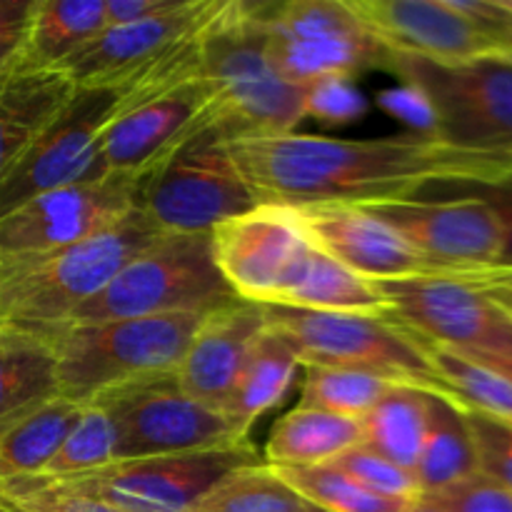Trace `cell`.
<instances>
[{
	"label": "cell",
	"instance_id": "1",
	"mask_svg": "<svg viewBox=\"0 0 512 512\" xmlns=\"http://www.w3.org/2000/svg\"><path fill=\"white\" fill-rule=\"evenodd\" d=\"M255 200L285 208L315 203L380 205L418 198L430 185H500L512 165L465 153L430 130L385 138L285 133L228 140Z\"/></svg>",
	"mask_w": 512,
	"mask_h": 512
},
{
	"label": "cell",
	"instance_id": "2",
	"mask_svg": "<svg viewBox=\"0 0 512 512\" xmlns=\"http://www.w3.org/2000/svg\"><path fill=\"white\" fill-rule=\"evenodd\" d=\"M200 73L213 100L195 128H213L225 143L295 133L308 118L310 88L285 83L265 53L263 3L225 0L203 35Z\"/></svg>",
	"mask_w": 512,
	"mask_h": 512
},
{
	"label": "cell",
	"instance_id": "3",
	"mask_svg": "<svg viewBox=\"0 0 512 512\" xmlns=\"http://www.w3.org/2000/svg\"><path fill=\"white\" fill-rule=\"evenodd\" d=\"M158 235L148 215L135 208L83 243L0 258V330L35 335L68 323Z\"/></svg>",
	"mask_w": 512,
	"mask_h": 512
},
{
	"label": "cell",
	"instance_id": "4",
	"mask_svg": "<svg viewBox=\"0 0 512 512\" xmlns=\"http://www.w3.org/2000/svg\"><path fill=\"white\" fill-rule=\"evenodd\" d=\"M208 313L63 323L40 330L58 373V398L90 405L108 390L148 375L175 373Z\"/></svg>",
	"mask_w": 512,
	"mask_h": 512
},
{
	"label": "cell",
	"instance_id": "5",
	"mask_svg": "<svg viewBox=\"0 0 512 512\" xmlns=\"http://www.w3.org/2000/svg\"><path fill=\"white\" fill-rule=\"evenodd\" d=\"M385 70L420 100L435 138L512 165V55L435 63L390 53Z\"/></svg>",
	"mask_w": 512,
	"mask_h": 512
},
{
	"label": "cell",
	"instance_id": "6",
	"mask_svg": "<svg viewBox=\"0 0 512 512\" xmlns=\"http://www.w3.org/2000/svg\"><path fill=\"white\" fill-rule=\"evenodd\" d=\"M235 300L213 260L210 233H160L68 323L213 313Z\"/></svg>",
	"mask_w": 512,
	"mask_h": 512
},
{
	"label": "cell",
	"instance_id": "7",
	"mask_svg": "<svg viewBox=\"0 0 512 512\" xmlns=\"http://www.w3.org/2000/svg\"><path fill=\"white\" fill-rule=\"evenodd\" d=\"M263 308L270 328L295 345L303 363L360 370L388 383L453 398L420 340L385 315Z\"/></svg>",
	"mask_w": 512,
	"mask_h": 512
},
{
	"label": "cell",
	"instance_id": "8",
	"mask_svg": "<svg viewBox=\"0 0 512 512\" xmlns=\"http://www.w3.org/2000/svg\"><path fill=\"white\" fill-rule=\"evenodd\" d=\"M258 205L213 128H195L143 180L140 210L160 233H210Z\"/></svg>",
	"mask_w": 512,
	"mask_h": 512
},
{
	"label": "cell",
	"instance_id": "9",
	"mask_svg": "<svg viewBox=\"0 0 512 512\" xmlns=\"http://www.w3.org/2000/svg\"><path fill=\"white\" fill-rule=\"evenodd\" d=\"M263 25L270 65L290 85L353 80L388 65V48L370 35L348 0L263 3Z\"/></svg>",
	"mask_w": 512,
	"mask_h": 512
},
{
	"label": "cell",
	"instance_id": "10",
	"mask_svg": "<svg viewBox=\"0 0 512 512\" xmlns=\"http://www.w3.org/2000/svg\"><path fill=\"white\" fill-rule=\"evenodd\" d=\"M253 463L258 448L245 438L193 453L118 460L80 478L45 483L120 512H193L225 475Z\"/></svg>",
	"mask_w": 512,
	"mask_h": 512
},
{
	"label": "cell",
	"instance_id": "11",
	"mask_svg": "<svg viewBox=\"0 0 512 512\" xmlns=\"http://www.w3.org/2000/svg\"><path fill=\"white\" fill-rule=\"evenodd\" d=\"M98 405L118 433V460L193 453L245 440L220 410L190 398L175 373L148 375L108 390ZM115 460V463H118Z\"/></svg>",
	"mask_w": 512,
	"mask_h": 512
},
{
	"label": "cell",
	"instance_id": "12",
	"mask_svg": "<svg viewBox=\"0 0 512 512\" xmlns=\"http://www.w3.org/2000/svg\"><path fill=\"white\" fill-rule=\"evenodd\" d=\"M125 105L128 93L120 85L75 88L65 108L0 178V215L35 195L100 178V138Z\"/></svg>",
	"mask_w": 512,
	"mask_h": 512
},
{
	"label": "cell",
	"instance_id": "13",
	"mask_svg": "<svg viewBox=\"0 0 512 512\" xmlns=\"http://www.w3.org/2000/svg\"><path fill=\"white\" fill-rule=\"evenodd\" d=\"M393 323L463 355L512 353V318L478 285L448 273L375 280Z\"/></svg>",
	"mask_w": 512,
	"mask_h": 512
},
{
	"label": "cell",
	"instance_id": "14",
	"mask_svg": "<svg viewBox=\"0 0 512 512\" xmlns=\"http://www.w3.org/2000/svg\"><path fill=\"white\" fill-rule=\"evenodd\" d=\"M210 248L235 298L255 305H283L313 255L293 208L270 203L210 230Z\"/></svg>",
	"mask_w": 512,
	"mask_h": 512
},
{
	"label": "cell",
	"instance_id": "15",
	"mask_svg": "<svg viewBox=\"0 0 512 512\" xmlns=\"http://www.w3.org/2000/svg\"><path fill=\"white\" fill-rule=\"evenodd\" d=\"M145 175H100L35 195L0 215V258L83 243L140 208Z\"/></svg>",
	"mask_w": 512,
	"mask_h": 512
},
{
	"label": "cell",
	"instance_id": "16",
	"mask_svg": "<svg viewBox=\"0 0 512 512\" xmlns=\"http://www.w3.org/2000/svg\"><path fill=\"white\" fill-rule=\"evenodd\" d=\"M363 208L390 225L433 273H468L493 268L498 260V218L475 193L453 200L410 198Z\"/></svg>",
	"mask_w": 512,
	"mask_h": 512
},
{
	"label": "cell",
	"instance_id": "17",
	"mask_svg": "<svg viewBox=\"0 0 512 512\" xmlns=\"http://www.w3.org/2000/svg\"><path fill=\"white\" fill-rule=\"evenodd\" d=\"M360 23L390 53L435 63L510 55L498 30L463 13L455 0H348Z\"/></svg>",
	"mask_w": 512,
	"mask_h": 512
},
{
	"label": "cell",
	"instance_id": "18",
	"mask_svg": "<svg viewBox=\"0 0 512 512\" xmlns=\"http://www.w3.org/2000/svg\"><path fill=\"white\" fill-rule=\"evenodd\" d=\"M210 100L213 88L208 80L193 78L153 98L125 105L100 138L103 175H148L193 133Z\"/></svg>",
	"mask_w": 512,
	"mask_h": 512
},
{
	"label": "cell",
	"instance_id": "19",
	"mask_svg": "<svg viewBox=\"0 0 512 512\" xmlns=\"http://www.w3.org/2000/svg\"><path fill=\"white\" fill-rule=\"evenodd\" d=\"M293 213L313 248L370 283L433 275V268L363 205L315 203Z\"/></svg>",
	"mask_w": 512,
	"mask_h": 512
},
{
	"label": "cell",
	"instance_id": "20",
	"mask_svg": "<svg viewBox=\"0 0 512 512\" xmlns=\"http://www.w3.org/2000/svg\"><path fill=\"white\" fill-rule=\"evenodd\" d=\"M225 0H183L175 10L135 23L108 25L93 43L60 68L75 88L118 85L138 73L173 45L205 28Z\"/></svg>",
	"mask_w": 512,
	"mask_h": 512
},
{
	"label": "cell",
	"instance_id": "21",
	"mask_svg": "<svg viewBox=\"0 0 512 512\" xmlns=\"http://www.w3.org/2000/svg\"><path fill=\"white\" fill-rule=\"evenodd\" d=\"M265 325L268 320L263 305L243 303V300H235L205 315L183 360L175 368V380L180 388L190 398L223 413L240 378V370Z\"/></svg>",
	"mask_w": 512,
	"mask_h": 512
},
{
	"label": "cell",
	"instance_id": "22",
	"mask_svg": "<svg viewBox=\"0 0 512 512\" xmlns=\"http://www.w3.org/2000/svg\"><path fill=\"white\" fill-rule=\"evenodd\" d=\"M73 93L75 85L60 70L23 68L13 60L0 73V178Z\"/></svg>",
	"mask_w": 512,
	"mask_h": 512
},
{
	"label": "cell",
	"instance_id": "23",
	"mask_svg": "<svg viewBox=\"0 0 512 512\" xmlns=\"http://www.w3.org/2000/svg\"><path fill=\"white\" fill-rule=\"evenodd\" d=\"M300 365L303 360H300L295 345L278 330L265 325L223 408V415L230 420L235 433L250 438L253 425L265 413L278 408L285 395L290 393Z\"/></svg>",
	"mask_w": 512,
	"mask_h": 512
},
{
	"label": "cell",
	"instance_id": "24",
	"mask_svg": "<svg viewBox=\"0 0 512 512\" xmlns=\"http://www.w3.org/2000/svg\"><path fill=\"white\" fill-rule=\"evenodd\" d=\"M105 28V0H38L15 63L33 70H60Z\"/></svg>",
	"mask_w": 512,
	"mask_h": 512
},
{
	"label": "cell",
	"instance_id": "25",
	"mask_svg": "<svg viewBox=\"0 0 512 512\" xmlns=\"http://www.w3.org/2000/svg\"><path fill=\"white\" fill-rule=\"evenodd\" d=\"M363 445V423L313 408H295L278 420L265 443L270 468H313L328 465Z\"/></svg>",
	"mask_w": 512,
	"mask_h": 512
},
{
	"label": "cell",
	"instance_id": "26",
	"mask_svg": "<svg viewBox=\"0 0 512 512\" xmlns=\"http://www.w3.org/2000/svg\"><path fill=\"white\" fill-rule=\"evenodd\" d=\"M478 475L465 408L445 395H428V428L415 465L420 498L440 493Z\"/></svg>",
	"mask_w": 512,
	"mask_h": 512
},
{
	"label": "cell",
	"instance_id": "27",
	"mask_svg": "<svg viewBox=\"0 0 512 512\" xmlns=\"http://www.w3.org/2000/svg\"><path fill=\"white\" fill-rule=\"evenodd\" d=\"M58 398L48 345L30 333L0 330V430Z\"/></svg>",
	"mask_w": 512,
	"mask_h": 512
},
{
	"label": "cell",
	"instance_id": "28",
	"mask_svg": "<svg viewBox=\"0 0 512 512\" xmlns=\"http://www.w3.org/2000/svg\"><path fill=\"white\" fill-rule=\"evenodd\" d=\"M83 405L55 398L0 430V483L35 478L58 453Z\"/></svg>",
	"mask_w": 512,
	"mask_h": 512
},
{
	"label": "cell",
	"instance_id": "29",
	"mask_svg": "<svg viewBox=\"0 0 512 512\" xmlns=\"http://www.w3.org/2000/svg\"><path fill=\"white\" fill-rule=\"evenodd\" d=\"M428 395L410 385H390L388 393L360 420L363 448L415 475L428 428Z\"/></svg>",
	"mask_w": 512,
	"mask_h": 512
},
{
	"label": "cell",
	"instance_id": "30",
	"mask_svg": "<svg viewBox=\"0 0 512 512\" xmlns=\"http://www.w3.org/2000/svg\"><path fill=\"white\" fill-rule=\"evenodd\" d=\"M283 308L315 310V313L388 315V305L375 283L350 273L318 248H313L303 275L285 295Z\"/></svg>",
	"mask_w": 512,
	"mask_h": 512
},
{
	"label": "cell",
	"instance_id": "31",
	"mask_svg": "<svg viewBox=\"0 0 512 512\" xmlns=\"http://www.w3.org/2000/svg\"><path fill=\"white\" fill-rule=\"evenodd\" d=\"M420 345L428 353L430 363L435 365L443 383L448 385L450 395L463 408L488 415V418L512 428V380L458 350L443 348V345L428 343V340H420Z\"/></svg>",
	"mask_w": 512,
	"mask_h": 512
},
{
	"label": "cell",
	"instance_id": "32",
	"mask_svg": "<svg viewBox=\"0 0 512 512\" xmlns=\"http://www.w3.org/2000/svg\"><path fill=\"white\" fill-rule=\"evenodd\" d=\"M300 368L305 370L300 408L325 410V413L353 420H363L375 408V403L388 393L390 385H395L378 375L335 368V365L303 363Z\"/></svg>",
	"mask_w": 512,
	"mask_h": 512
},
{
	"label": "cell",
	"instance_id": "33",
	"mask_svg": "<svg viewBox=\"0 0 512 512\" xmlns=\"http://www.w3.org/2000/svg\"><path fill=\"white\" fill-rule=\"evenodd\" d=\"M193 512H308V503L265 463L225 475Z\"/></svg>",
	"mask_w": 512,
	"mask_h": 512
},
{
	"label": "cell",
	"instance_id": "34",
	"mask_svg": "<svg viewBox=\"0 0 512 512\" xmlns=\"http://www.w3.org/2000/svg\"><path fill=\"white\" fill-rule=\"evenodd\" d=\"M118 460V433L98 405H83L78 420L60 443L40 480H70L95 473Z\"/></svg>",
	"mask_w": 512,
	"mask_h": 512
},
{
	"label": "cell",
	"instance_id": "35",
	"mask_svg": "<svg viewBox=\"0 0 512 512\" xmlns=\"http://www.w3.org/2000/svg\"><path fill=\"white\" fill-rule=\"evenodd\" d=\"M300 498L323 512H408L413 503L380 498L330 465L313 468H273Z\"/></svg>",
	"mask_w": 512,
	"mask_h": 512
},
{
	"label": "cell",
	"instance_id": "36",
	"mask_svg": "<svg viewBox=\"0 0 512 512\" xmlns=\"http://www.w3.org/2000/svg\"><path fill=\"white\" fill-rule=\"evenodd\" d=\"M330 468L340 470L343 475H348L353 483H358L360 488L370 490V493L380 495V498L390 500H403V503H415L420 500V488L418 480L410 470L400 468V465L390 463L383 455L373 453V450L358 448L348 450L340 458H335L333 463H328Z\"/></svg>",
	"mask_w": 512,
	"mask_h": 512
},
{
	"label": "cell",
	"instance_id": "37",
	"mask_svg": "<svg viewBox=\"0 0 512 512\" xmlns=\"http://www.w3.org/2000/svg\"><path fill=\"white\" fill-rule=\"evenodd\" d=\"M0 512H120L38 478L0 483Z\"/></svg>",
	"mask_w": 512,
	"mask_h": 512
},
{
	"label": "cell",
	"instance_id": "38",
	"mask_svg": "<svg viewBox=\"0 0 512 512\" xmlns=\"http://www.w3.org/2000/svg\"><path fill=\"white\" fill-rule=\"evenodd\" d=\"M465 420L473 438L478 475L512 493V428L468 408H465Z\"/></svg>",
	"mask_w": 512,
	"mask_h": 512
},
{
	"label": "cell",
	"instance_id": "39",
	"mask_svg": "<svg viewBox=\"0 0 512 512\" xmlns=\"http://www.w3.org/2000/svg\"><path fill=\"white\" fill-rule=\"evenodd\" d=\"M425 500L443 512H512V493L503 485L473 475L463 483L445 488L440 493L428 495Z\"/></svg>",
	"mask_w": 512,
	"mask_h": 512
},
{
	"label": "cell",
	"instance_id": "40",
	"mask_svg": "<svg viewBox=\"0 0 512 512\" xmlns=\"http://www.w3.org/2000/svg\"><path fill=\"white\" fill-rule=\"evenodd\" d=\"M35 3L38 0H0V73L23 50Z\"/></svg>",
	"mask_w": 512,
	"mask_h": 512
},
{
	"label": "cell",
	"instance_id": "41",
	"mask_svg": "<svg viewBox=\"0 0 512 512\" xmlns=\"http://www.w3.org/2000/svg\"><path fill=\"white\" fill-rule=\"evenodd\" d=\"M350 80H328L310 88L308 115L323 120H350L363 110V100L350 88Z\"/></svg>",
	"mask_w": 512,
	"mask_h": 512
},
{
	"label": "cell",
	"instance_id": "42",
	"mask_svg": "<svg viewBox=\"0 0 512 512\" xmlns=\"http://www.w3.org/2000/svg\"><path fill=\"white\" fill-rule=\"evenodd\" d=\"M473 193L493 208L500 225V253L493 268L512 270V178L500 185H475Z\"/></svg>",
	"mask_w": 512,
	"mask_h": 512
},
{
	"label": "cell",
	"instance_id": "43",
	"mask_svg": "<svg viewBox=\"0 0 512 512\" xmlns=\"http://www.w3.org/2000/svg\"><path fill=\"white\" fill-rule=\"evenodd\" d=\"M180 3L183 0H105V20H108V25L135 23V20L170 13Z\"/></svg>",
	"mask_w": 512,
	"mask_h": 512
},
{
	"label": "cell",
	"instance_id": "44",
	"mask_svg": "<svg viewBox=\"0 0 512 512\" xmlns=\"http://www.w3.org/2000/svg\"><path fill=\"white\" fill-rule=\"evenodd\" d=\"M455 278H463L473 285H498V288L512 290V270L503 268H483V270H468V273H448Z\"/></svg>",
	"mask_w": 512,
	"mask_h": 512
},
{
	"label": "cell",
	"instance_id": "45",
	"mask_svg": "<svg viewBox=\"0 0 512 512\" xmlns=\"http://www.w3.org/2000/svg\"><path fill=\"white\" fill-rule=\"evenodd\" d=\"M468 358L478 360V363L488 365V368L498 370L500 375L512 380V353H493V355H468Z\"/></svg>",
	"mask_w": 512,
	"mask_h": 512
},
{
	"label": "cell",
	"instance_id": "46",
	"mask_svg": "<svg viewBox=\"0 0 512 512\" xmlns=\"http://www.w3.org/2000/svg\"><path fill=\"white\" fill-rule=\"evenodd\" d=\"M478 288H483L485 293H488L490 298H493L495 303H498L500 308H503L505 313L512 318V290L510 288H498V285H478Z\"/></svg>",
	"mask_w": 512,
	"mask_h": 512
},
{
	"label": "cell",
	"instance_id": "47",
	"mask_svg": "<svg viewBox=\"0 0 512 512\" xmlns=\"http://www.w3.org/2000/svg\"><path fill=\"white\" fill-rule=\"evenodd\" d=\"M408 512H443V510H440V508H435V505L430 503V500L420 498V500H415L413 505H410Z\"/></svg>",
	"mask_w": 512,
	"mask_h": 512
},
{
	"label": "cell",
	"instance_id": "48",
	"mask_svg": "<svg viewBox=\"0 0 512 512\" xmlns=\"http://www.w3.org/2000/svg\"><path fill=\"white\" fill-rule=\"evenodd\" d=\"M495 5H498L500 13H503L505 18H508L512 23V0H495Z\"/></svg>",
	"mask_w": 512,
	"mask_h": 512
},
{
	"label": "cell",
	"instance_id": "49",
	"mask_svg": "<svg viewBox=\"0 0 512 512\" xmlns=\"http://www.w3.org/2000/svg\"><path fill=\"white\" fill-rule=\"evenodd\" d=\"M500 10V8H498ZM505 43H508L510 48V55H512V23L508 18H505Z\"/></svg>",
	"mask_w": 512,
	"mask_h": 512
},
{
	"label": "cell",
	"instance_id": "50",
	"mask_svg": "<svg viewBox=\"0 0 512 512\" xmlns=\"http://www.w3.org/2000/svg\"><path fill=\"white\" fill-rule=\"evenodd\" d=\"M308 512H323V510H318V508H313V505H308Z\"/></svg>",
	"mask_w": 512,
	"mask_h": 512
}]
</instances>
